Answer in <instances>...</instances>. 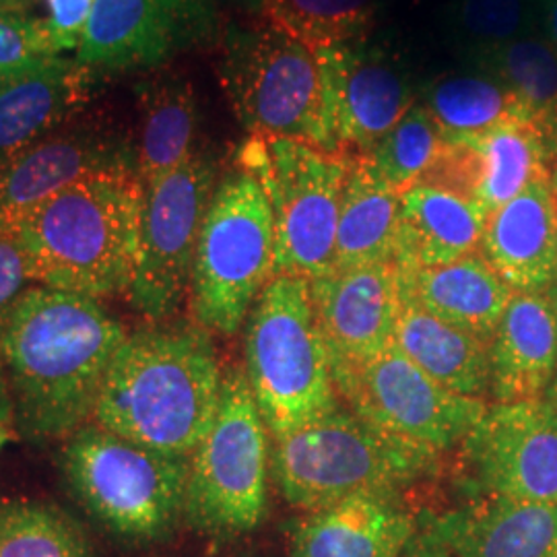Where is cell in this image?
Returning <instances> with one entry per match:
<instances>
[{
  "mask_svg": "<svg viewBox=\"0 0 557 557\" xmlns=\"http://www.w3.org/2000/svg\"><path fill=\"white\" fill-rule=\"evenodd\" d=\"M126 331L98 299L34 285L0 335L7 421L34 442L66 440L94 421Z\"/></svg>",
  "mask_w": 557,
  "mask_h": 557,
  "instance_id": "obj_1",
  "label": "cell"
},
{
  "mask_svg": "<svg viewBox=\"0 0 557 557\" xmlns=\"http://www.w3.org/2000/svg\"><path fill=\"white\" fill-rule=\"evenodd\" d=\"M221 380L207 329L158 322L122 341L94 421L149 450L190 458L215 419Z\"/></svg>",
  "mask_w": 557,
  "mask_h": 557,
  "instance_id": "obj_2",
  "label": "cell"
},
{
  "mask_svg": "<svg viewBox=\"0 0 557 557\" xmlns=\"http://www.w3.org/2000/svg\"><path fill=\"white\" fill-rule=\"evenodd\" d=\"M143 197L137 170L89 174L4 234L17 239L38 285L94 299L128 296L139 260Z\"/></svg>",
  "mask_w": 557,
  "mask_h": 557,
  "instance_id": "obj_3",
  "label": "cell"
},
{
  "mask_svg": "<svg viewBox=\"0 0 557 557\" xmlns=\"http://www.w3.org/2000/svg\"><path fill=\"white\" fill-rule=\"evenodd\" d=\"M244 324V372L271 438L289 436L337 409L308 278L275 275Z\"/></svg>",
  "mask_w": 557,
  "mask_h": 557,
  "instance_id": "obj_4",
  "label": "cell"
},
{
  "mask_svg": "<svg viewBox=\"0 0 557 557\" xmlns=\"http://www.w3.org/2000/svg\"><path fill=\"white\" fill-rule=\"evenodd\" d=\"M442 458L384 434L343 403L298 432L273 438L271 475L301 512L376 492H405L432 478Z\"/></svg>",
  "mask_w": 557,
  "mask_h": 557,
  "instance_id": "obj_5",
  "label": "cell"
},
{
  "mask_svg": "<svg viewBox=\"0 0 557 557\" xmlns=\"http://www.w3.org/2000/svg\"><path fill=\"white\" fill-rule=\"evenodd\" d=\"M220 83L250 137L304 140L331 153L319 54L269 21H232L220 38Z\"/></svg>",
  "mask_w": 557,
  "mask_h": 557,
  "instance_id": "obj_6",
  "label": "cell"
},
{
  "mask_svg": "<svg viewBox=\"0 0 557 557\" xmlns=\"http://www.w3.org/2000/svg\"><path fill=\"white\" fill-rule=\"evenodd\" d=\"M188 460L149 450L89 421L64 440L60 465L73 494L110 533L156 543L184 522Z\"/></svg>",
  "mask_w": 557,
  "mask_h": 557,
  "instance_id": "obj_7",
  "label": "cell"
},
{
  "mask_svg": "<svg viewBox=\"0 0 557 557\" xmlns=\"http://www.w3.org/2000/svg\"><path fill=\"white\" fill-rule=\"evenodd\" d=\"M273 275V209L259 178L236 163L200 225L188 296L195 319L209 333L236 335Z\"/></svg>",
  "mask_w": 557,
  "mask_h": 557,
  "instance_id": "obj_8",
  "label": "cell"
},
{
  "mask_svg": "<svg viewBox=\"0 0 557 557\" xmlns=\"http://www.w3.org/2000/svg\"><path fill=\"white\" fill-rule=\"evenodd\" d=\"M269 432L244 368L223 370L215 419L188 460L184 522L213 541L257 531L269 510Z\"/></svg>",
  "mask_w": 557,
  "mask_h": 557,
  "instance_id": "obj_9",
  "label": "cell"
},
{
  "mask_svg": "<svg viewBox=\"0 0 557 557\" xmlns=\"http://www.w3.org/2000/svg\"><path fill=\"white\" fill-rule=\"evenodd\" d=\"M349 161L351 156L283 137H248L242 145L238 165L259 178L273 209L275 275L314 281L335 269Z\"/></svg>",
  "mask_w": 557,
  "mask_h": 557,
  "instance_id": "obj_10",
  "label": "cell"
},
{
  "mask_svg": "<svg viewBox=\"0 0 557 557\" xmlns=\"http://www.w3.org/2000/svg\"><path fill=\"white\" fill-rule=\"evenodd\" d=\"M220 182V161L199 149L172 174L145 188L139 260L128 299L151 324L174 317L190 296L200 225Z\"/></svg>",
  "mask_w": 557,
  "mask_h": 557,
  "instance_id": "obj_11",
  "label": "cell"
},
{
  "mask_svg": "<svg viewBox=\"0 0 557 557\" xmlns=\"http://www.w3.org/2000/svg\"><path fill=\"white\" fill-rule=\"evenodd\" d=\"M333 384L338 400L359 418L440 458L462 444L490 405L444 388L395 343L379 358L333 374Z\"/></svg>",
  "mask_w": 557,
  "mask_h": 557,
  "instance_id": "obj_12",
  "label": "cell"
},
{
  "mask_svg": "<svg viewBox=\"0 0 557 557\" xmlns=\"http://www.w3.org/2000/svg\"><path fill=\"white\" fill-rule=\"evenodd\" d=\"M220 0H96L75 62L94 81L149 73L220 41Z\"/></svg>",
  "mask_w": 557,
  "mask_h": 557,
  "instance_id": "obj_13",
  "label": "cell"
},
{
  "mask_svg": "<svg viewBox=\"0 0 557 557\" xmlns=\"http://www.w3.org/2000/svg\"><path fill=\"white\" fill-rule=\"evenodd\" d=\"M317 54L333 149L368 156L419 100L413 66L393 41L374 36L320 48Z\"/></svg>",
  "mask_w": 557,
  "mask_h": 557,
  "instance_id": "obj_14",
  "label": "cell"
},
{
  "mask_svg": "<svg viewBox=\"0 0 557 557\" xmlns=\"http://www.w3.org/2000/svg\"><path fill=\"white\" fill-rule=\"evenodd\" d=\"M458 448L475 496L557 504V409L549 400L490 403Z\"/></svg>",
  "mask_w": 557,
  "mask_h": 557,
  "instance_id": "obj_15",
  "label": "cell"
},
{
  "mask_svg": "<svg viewBox=\"0 0 557 557\" xmlns=\"http://www.w3.org/2000/svg\"><path fill=\"white\" fill-rule=\"evenodd\" d=\"M137 170L135 140L101 120H71L0 165V232L89 174Z\"/></svg>",
  "mask_w": 557,
  "mask_h": 557,
  "instance_id": "obj_16",
  "label": "cell"
},
{
  "mask_svg": "<svg viewBox=\"0 0 557 557\" xmlns=\"http://www.w3.org/2000/svg\"><path fill=\"white\" fill-rule=\"evenodd\" d=\"M331 376L384 354L395 337L400 285L397 264L331 271L310 281Z\"/></svg>",
  "mask_w": 557,
  "mask_h": 557,
  "instance_id": "obj_17",
  "label": "cell"
},
{
  "mask_svg": "<svg viewBox=\"0 0 557 557\" xmlns=\"http://www.w3.org/2000/svg\"><path fill=\"white\" fill-rule=\"evenodd\" d=\"M419 527L448 557H557V504L479 494Z\"/></svg>",
  "mask_w": 557,
  "mask_h": 557,
  "instance_id": "obj_18",
  "label": "cell"
},
{
  "mask_svg": "<svg viewBox=\"0 0 557 557\" xmlns=\"http://www.w3.org/2000/svg\"><path fill=\"white\" fill-rule=\"evenodd\" d=\"M418 529L403 492H376L304 512L287 545L292 557H400Z\"/></svg>",
  "mask_w": 557,
  "mask_h": 557,
  "instance_id": "obj_19",
  "label": "cell"
},
{
  "mask_svg": "<svg viewBox=\"0 0 557 557\" xmlns=\"http://www.w3.org/2000/svg\"><path fill=\"white\" fill-rule=\"evenodd\" d=\"M517 294H545L557 278V207L547 178L490 211L481 250Z\"/></svg>",
  "mask_w": 557,
  "mask_h": 557,
  "instance_id": "obj_20",
  "label": "cell"
},
{
  "mask_svg": "<svg viewBox=\"0 0 557 557\" xmlns=\"http://www.w3.org/2000/svg\"><path fill=\"white\" fill-rule=\"evenodd\" d=\"M557 374V320L545 294H515L490 343V398H545Z\"/></svg>",
  "mask_w": 557,
  "mask_h": 557,
  "instance_id": "obj_21",
  "label": "cell"
},
{
  "mask_svg": "<svg viewBox=\"0 0 557 557\" xmlns=\"http://www.w3.org/2000/svg\"><path fill=\"white\" fill-rule=\"evenodd\" d=\"M487 211L478 200L428 184L400 193L398 269L442 267L481 250Z\"/></svg>",
  "mask_w": 557,
  "mask_h": 557,
  "instance_id": "obj_22",
  "label": "cell"
},
{
  "mask_svg": "<svg viewBox=\"0 0 557 557\" xmlns=\"http://www.w3.org/2000/svg\"><path fill=\"white\" fill-rule=\"evenodd\" d=\"M398 281L421 308L487 345L517 294L481 252L442 267L398 269Z\"/></svg>",
  "mask_w": 557,
  "mask_h": 557,
  "instance_id": "obj_23",
  "label": "cell"
},
{
  "mask_svg": "<svg viewBox=\"0 0 557 557\" xmlns=\"http://www.w3.org/2000/svg\"><path fill=\"white\" fill-rule=\"evenodd\" d=\"M94 83L75 59L60 57L38 73L0 85V165L62 124L79 119Z\"/></svg>",
  "mask_w": 557,
  "mask_h": 557,
  "instance_id": "obj_24",
  "label": "cell"
},
{
  "mask_svg": "<svg viewBox=\"0 0 557 557\" xmlns=\"http://www.w3.org/2000/svg\"><path fill=\"white\" fill-rule=\"evenodd\" d=\"M393 343L444 388L462 397L490 398V345L434 317L403 287Z\"/></svg>",
  "mask_w": 557,
  "mask_h": 557,
  "instance_id": "obj_25",
  "label": "cell"
},
{
  "mask_svg": "<svg viewBox=\"0 0 557 557\" xmlns=\"http://www.w3.org/2000/svg\"><path fill=\"white\" fill-rule=\"evenodd\" d=\"M139 133L135 137L137 176L143 188L172 174L199 151V96L190 79L160 73L139 87Z\"/></svg>",
  "mask_w": 557,
  "mask_h": 557,
  "instance_id": "obj_26",
  "label": "cell"
},
{
  "mask_svg": "<svg viewBox=\"0 0 557 557\" xmlns=\"http://www.w3.org/2000/svg\"><path fill=\"white\" fill-rule=\"evenodd\" d=\"M400 193L372 170L366 158L351 156L341 197L335 269L395 264Z\"/></svg>",
  "mask_w": 557,
  "mask_h": 557,
  "instance_id": "obj_27",
  "label": "cell"
},
{
  "mask_svg": "<svg viewBox=\"0 0 557 557\" xmlns=\"http://www.w3.org/2000/svg\"><path fill=\"white\" fill-rule=\"evenodd\" d=\"M418 101L436 122L444 143L479 139L508 120H533L494 73L473 64L423 81Z\"/></svg>",
  "mask_w": 557,
  "mask_h": 557,
  "instance_id": "obj_28",
  "label": "cell"
},
{
  "mask_svg": "<svg viewBox=\"0 0 557 557\" xmlns=\"http://www.w3.org/2000/svg\"><path fill=\"white\" fill-rule=\"evenodd\" d=\"M471 143L479 160L475 200L487 213L518 197L533 182L549 176L543 140L533 120L502 122Z\"/></svg>",
  "mask_w": 557,
  "mask_h": 557,
  "instance_id": "obj_29",
  "label": "cell"
},
{
  "mask_svg": "<svg viewBox=\"0 0 557 557\" xmlns=\"http://www.w3.org/2000/svg\"><path fill=\"white\" fill-rule=\"evenodd\" d=\"M541 0H453L442 36L460 64H478L508 41L539 32Z\"/></svg>",
  "mask_w": 557,
  "mask_h": 557,
  "instance_id": "obj_30",
  "label": "cell"
},
{
  "mask_svg": "<svg viewBox=\"0 0 557 557\" xmlns=\"http://www.w3.org/2000/svg\"><path fill=\"white\" fill-rule=\"evenodd\" d=\"M0 557H98L79 524L57 506L0 502Z\"/></svg>",
  "mask_w": 557,
  "mask_h": 557,
  "instance_id": "obj_31",
  "label": "cell"
},
{
  "mask_svg": "<svg viewBox=\"0 0 557 557\" xmlns=\"http://www.w3.org/2000/svg\"><path fill=\"white\" fill-rule=\"evenodd\" d=\"M380 4L382 0H269L262 20L320 50L372 36Z\"/></svg>",
  "mask_w": 557,
  "mask_h": 557,
  "instance_id": "obj_32",
  "label": "cell"
},
{
  "mask_svg": "<svg viewBox=\"0 0 557 557\" xmlns=\"http://www.w3.org/2000/svg\"><path fill=\"white\" fill-rule=\"evenodd\" d=\"M494 73L517 98L533 122L557 98V50L541 32L508 41L478 64Z\"/></svg>",
  "mask_w": 557,
  "mask_h": 557,
  "instance_id": "obj_33",
  "label": "cell"
},
{
  "mask_svg": "<svg viewBox=\"0 0 557 557\" xmlns=\"http://www.w3.org/2000/svg\"><path fill=\"white\" fill-rule=\"evenodd\" d=\"M444 140L423 103L409 112L374 145L366 158L372 170L397 193L413 186L438 158Z\"/></svg>",
  "mask_w": 557,
  "mask_h": 557,
  "instance_id": "obj_34",
  "label": "cell"
},
{
  "mask_svg": "<svg viewBox=\"0 0 557 557\" xmlns=\"http://www.w3.org/2000/svg\"><path fill=\"white\" fill-rule=\"evenodd\" d=\"M60 57L48 21L0 11V85L38 73Z\"/></svg>",
  "mask_w": 557,
  "mask_h": 557,
  "instance_id": "obj_35",
  "label": "cell"
},
{
  "mask_svg": "<svg viewBox=\"0 0 557 557\" xmlns=\"http://www.w3.org/2000/svg\"><path fill=\"white\" fill-rule=\"evenodd\" d=\"M34 285H38V281L17 239L0 232V335L4 331V324L11 317V312L20 304V299ZM0 416L7 419L2 388H0Z\"/></svg>",
  "mask_w": 557,
  "mask_h": 557,
  "instance_id": "obj_36",
  "label": "cell"
},
{
  "mask_svg": "<svg viewBox=\"0 0 557 557\" xmlns=\"http://www.w3.org/2000/svg\"><path fill=\"white\" fill-rule=\"evenodd\" d=\"M46 4L50 9L46 21L60 52H77L96 0H46Z\"/></svg>",
  "mask_w": 557,
  "mask_h": 557,
  "instance_id": "obj_37",
  "label": "cell"
},
{
  "mask_svg": "<svg viewBox=\"0 0 557 557\" xmlns=\"http://www.w3.org/2000/svg\"><path fill=\"white\" fill-rule=\"evenodd\" d=\"M539 135L543 140V149H545V158L547 163L552 165L557 160V98L537 120H535Z\"/></svg>",
  "mask_w": 557,
  "mask_h": 557,
  "instance_id": "obj_38",
  "label": "cell"
},
{
  "mask_svg": "<svg viewBox=\"0 0 557 557\" xmlns=\"http://www.w3.org/2000/svg\"><path fill=\"white\" fill-rule=\"evenodd\" d=\"M400 557H448V554L419 527L416 537L409 541L405 554Z\"/></svg>",
  "mask_w": 557,
  "mask_h": 557,
  "instance_id": "obj_39",
  "label": "cell"
},
{
  "mask_svg": "<svg viewBox=\"0 0 557 557\" xmlns=\"http://www.w3.org/2000/svg\"><path fill=\"white\" fill-rule=\"evenodd\" d=\"M539 32L557 50V0H541V4H539Z\"/></svg>",
  "mask_w": 557,
  "mask_h": 557,
  "instance_id": "obj_40",
  "label": "cell"
},
{
  "mask_svg": "<svg viewBox=\"0 0 557 557\" xmlns=\"http://www.w3.org/2000/svg\"><path fill=\"white\" fill-rule=\"evenodd\" d=\"M267 2L269 0H220L221 7H227L244 17H250V21H259L264 17Z\"/></svg>",
  "mask_w": 557,
  "mask_h": 557,
  "instance_id": "obj_41",
  "label": "cell"
},
{
  "mask_svg": "<svg viewBox=\"0 0 557 557\" xmlns=\"http://www.w3.org/2000/svg\"><path fill=\"white\" fill-rule=\"evenodd\" d=\"M36 2L38 0H0V11L29 15V11L36 7Z\"/></svg>",
  "mask_w": 557,
  "mask_h": 557,
  "instance_id": "obj_42",
  "label": "cell"
},
{
  "mask_svg": "<svg viewBox=\"0 0 557 557\" xmlns=\"http://www.w3.org/2000/svg\"><path fill=\"white\" fill-rule=\"evenodd\" d=\"M547 182H549V190H552V197L556 200L557 207V160L549 165V176H547Z\"/></svg>",
  "mask_w": 557,
  "mask_h": 557,
  "instance_id": "obj_43",
  "label": "cell"
},
{
  "mask_svg": "<svg viewBox=\"0 0 557 557\" xmlns=\"http://www.w3.org/2000/svg\"><path fill=\"white\" fill-rule=\"evenodd\" d=\"M545 298H547V301L552 304V308H554V314H556L557 320V278L549 285V289L545 292Z\"/></svg>",
  "mask_w": 557,
  "mask_h": 557,
  "instance_id": "obj_44",
  "label": "cell"
},
{
  "mask_svg": "<svg viewBox=\"0 0 557 557\" xmlns=\"http://www.w3.org/2000/svg\"><path fill=\"white\" fill-rule=\"evenodd\" d=\"M545 400H549L554 407L557 409V374L554 382L549 384V388H547V395H545Z\"/></svg>",
  "mask_w": 557,
  "mask_h": 557,
  "instance_id": "obj_45",
  "label": "cell"
},
{
  "mask_svg": "<svg viewBox=\"0 0 557 557\" xmlns=\"http://www.w3.org/2000/svg\"><path fill=\"white\" fill-rule=\"evenodd\" d=\"M9 421L0 416V450H2V446H4V442L9 440V425H7Z\"/></svg>",
  "mask_w": 557,
  "mask_h": 557,
  "instance_id": "obj_46",
  "label": "cell"
}]
</instances>
